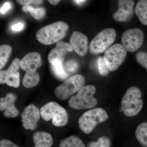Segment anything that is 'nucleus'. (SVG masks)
I'll use <instances>...</instances> for the list:
<instances>
[{
    "mask_svg": "<svg viewBox=\"0 0 147 147\" xmlns=\"http://www.w3.org/2000/svg\"><path fill=\"white\" fill-rule=\"evenodd\" d=\"M69 29L68 24L59 21L41 28L37 32L36 39L40 43L51 45L60 41L65 36Z\"/></svg>",
    "mask_w": 147,
    "mask_h": 147,
    "instance_id": "1",
    "label": "nucleus"
},
{
    "mask_svg": "<svg viewBox=\"0 0 147 147\" xmlns=\"http://www.w3.org/2000/svg\"><path fill=\"white\" fill-rule=\"evenodd\" d=\"M96 89L92 85L82 87L76 95L71 96L68 100L69 107L76 110L90 109L97 104V100L94 96Z\"/></svg>",
    "mask_w": 147,
    "mask_h": 147,
    "instance_id": "2",
    "label": "nucleus"
},
{
    "mask_svg": "<svg viewBox=\"0 0 147 147\" xmlns=\"http://www.w3.org/2000/svg\"><path fill=\"white\" fill-rule=\"evenodd\" d=\"M142 93L137 87L131 86L127 90L121 100V108L125 115L134 117L143 108Z\"/></svg>",
    "mask_w": 147,
    "mask_h": 147,
    "instance_id": "3",
    "label": "nucleus"
},
{
    "mask_svg": "<svg viewBox=\"0 0 147 147\" xmlns=\"http://www.w3.org/2000/svg\"><path fill=\"white\" fill-rule=\"evenodd\" d=\"M40 112L41 117L44 120L52 119L53 125L55 126H64L68 122L67 111L57 102H48L41 107Z\"/></svg>",
    "mask_w": 147,
    "mask_h": 147,
    "instance_id": "4",
    "label": "nucleus"
},
{
    "mask_svg": "<svg viewBox=\"0 0 147 147\" xmlns=\"http://www.w3.org/2000/svg\"><path fill=\"white\" fill-rule=\"evenodd\" d=\"M108 119V113L103 108H96L84 113L79 119V128L85 134H88L98 124Z\"/></svg>",
    "mask_w": 147,
    "mask_h": 147,
    "instance_id": "5",
    "label": "nucleus"
},
{
    "mask_svg": "<svg viewBox=\"0 0 147 147\" xmlns=\"http://www.w3.org/2000/svg\"><path fill=\"white\" fill-rule=\"evenodd\" d=\"M117 34L113 28H106L99 32L90 43V53L97 55L105 52L115 40Z\"/></svg>",
    "mask_w": 147,
    "mask_h": 147,
    "instance_id": "6",
    "label": "nucleus"
},
{
    "mask_svg": "<svg viewBox=\"0 0 147 147\" xmlns=\"http://www.w3.org/2000/svg\"><path fill=\"white\" fill-rule=\"evenodd\" d=\"M85 78L80 74H76L66 80L55 90V95L61 100H65L79 91L84 86Z\"/></svg>",
    "mask_w": 147,
    "mask_h": 147,
    "instance_id": "7",
    "label": "nucleus"
},
{
    "mask_svg": "<svg viewBox=\"0 0 147 147\" xmlns=\"http://www.w3.org/2000/svg\"><path fill=\"white\" fill-rule=\"evenodd\" d=\"M127 51L122 45L116 44L105 51L103 59L109 71L117 70L126 58Z\"/></svg>",
    "mask_w": 147,
    "mask_h": 147,
    "instance_id": "8",
    "label": "nucleus"
},
{
    "mask_svg": "<svg viewBox=\"0 0 147 147\" xmlns=\"http://www.w3.org/2000/svg\"><path fill=\"white\" fill-rule=\"evenodd\" d=\"M144 35L141 29H128L122 35L121 44L126 51L134 52L139 50L144 42Z\"/></svg>",
    "mask_w": 147,
    "mask_h": 147,
    "instance_id": "9",
    "label": "nucleus"
},
{
    "mask_svg": "<svg viewBox=\"0 0 147 147\" xmlns=\"http://www.w3.org/2000/svg\"><path fill=\"white\" fill-rule=\"evenodd\" d=\"M21 60L15 58L6 70L0 71V83L6 84L9 86L17 88L20 85V74L18 70L20 67Z\"/></svg>",
    "mask_w": 147,
    "mask_h": 147,
    "instance_id": "10",
    "label": "nucleus"
},
{
    "mask_svg": "<svg viewBox=\"0 0 147 147\" xmlns=\"http://www.w3.org/2000/svg\"><path fill=\"white\" fill-rule=\"evenodd\" d=\"M40 110L33 104L27 106L21 113V119L24 128L33 130L37 127L40 119Z\"/></svg>",
    "mask_w": 147,
    "mask_h": 147,
    "instance_id": "11",
    "label": "nucleus"
},
{
    "mask_svg": "<svg viewBox=\"0 0 147 147\" xmlns=\"http://www.w3.org/2000/svg\"><path fill=\"white\" fill-rule=\"evenodd\" d=\"M118 9L113 14V19L119 22H125L131 20L134 15L135 4L131 0H119Z\"/></svg>",
    "mask_w": 147,
    "mask_h": 147,
    "instance_id": "12",
    "label": "nucleus"
},
{
    "mask_svg": "<svg viewBox=\"0 0 147 147\" xmlns=\"http://www.w3.org/2000/svg\"><path fill=\"white\" fill-rule=\"evenodd\" d=\"M69 44L60 41L57 42L55 48L51 50L48 56V60L51 65L60 63H63L66 55L73 51Z\"/></svg>",
    "mask_w": 147,
    "mask_h": 147,
    "instance_id": "13",
    "label": "nucleus"
},
{
    "mask_svg": "<svg viewBox=\"0 0 147 147\" xmlns=\"http://www.w3.org/2000/svg\"><path fill=\"white\" fill-rule=\"evenodd\" d=\"M69 45L77 55L85 56L88 52V37L81 32L74 31L70 37Z\"/></svg>",
    "mask_w": 147,
    "mask_h": 147,
    "instance_id": "14",
    "label": "nucleus"
},
{
    "mask_svg": "<svg viewBox=\"0 0 147 147\" xmlns=\"http://www.w3.org/2000/svg\"><path fill=\"white\" fill-rule=\"evenodd\" d=\"M16 96L11 93H8L5 97L0 99V110L4 111V115L6 118L16 117L19 114V111L14 105Z\"/></svg>",
    "mask_w": 147,
    "mask_h": 147,
    "instance_id": "15",
    "label": "nucleus"
},
{
    "mask_svg": "<svg viewBox=\"0 0 147 147\" xmlns=\"http://www.w3.org/2000/svg\"><path fill=\"white\" fill-rule=\"evenodd\" d=\"M41 56L36 52L27 54L20 62V67L23 70L28 71H37L42 64Z\"/></svg>",
    "mask_w": 147,
    "mask_h": 147,
    "instance_id": "16",
    "label": "nucleus"
},
{
    "mask_svg": "<svg viewBox=\"0 0 147 147\" xmlns=\"http://www.w3.org/2000/svg\"><path fill=\"white\" fill-rule=\"evenodd\" d=\"M34 147H51L53 139L51 134L43 131H38L33 135Z\"/></svg>",
    "mask_w": 147,
    "mask_h": 147,
    "instance_id": "17",
    "label": "nucleus"
},
{
    "mask_svg": "<svg viewBox=\"0 0 147 147\" xmlns=\"http://www.w3.org/2000/svg\"><path fill=\"white\" fill-rule=\"evenodd\" d=\"M135 12L141 23L147 26V0H140L137 2Z\"/></svg>",
    "mask_w": 147,
    "mask_h": 147,
    "instance_id": "18",
    "label": "nucleus"
},
{
    "mask_svg": "<svg viewBox=\"0 0 147 147\" xmlns=\"http://www.w3.org/2000/svg\"><path fill=\"white\" fill-rule=\"evenodd\" d=\"M40 81V76L37 71L26 72L23 79V84L27 88H33Z\"/></svg>",
    "mask_w": 147,
    "mask_h": 147,
    "instance_id": "19",
    "label": "nucleus"
},
{
    "mask_svg": "<svg viewBox=\"0 0 147 147\" xmlns=\"http://www.w3.org/2000/svg\"><path fill=\"white\" fill-rule=\"evenodd\" d=\"M135 137L143 147H147V122L139 124L135 130Z\"/></svg>",
    "mask_w": 147,
    "mask_h": 147,
    "instance_id": "20",
    "label": "nucleus"
},
{
    "mask_svg": "<svg viewBox=\"0 0 147 147\" xmlns=\"http://www.w3.org/2000/svg\"><path fill=\"white\" fill-rule=\"evenodd\" d=\"M59 147H86L80 138L72 135L61 139Z\"/></svg>",
    "mask_w": 147,
    "mask_h": 147,
    "instance_id": "21",
    "label": "nucleus"
},
{
    "mask_svg": "<svg viewBox=\"0 0 147 147\" xmlns=\"http://www.w3.org/2000/svg\"><path fill=\"white\" fill-rule=\"evenodd\" d=\"M11 47L7 45H1L0 47V69H2L8 60L11 53Z\"/></svg>",
    "mask_w": 147,
    "mask_h": 147,
    "instance_id": "22",
    "label": "nucleus"
},
{
    "mask_svg": "<svg viewBox=\"0 0 147 147\" xmlns=\"http://www.w3.org/2000/svg\"><path fill=\"white\" fill-rule=\"evenodd\" d=\"M22 10L24 12H30L32 16L36 19H41L44 17L46 14V11L44 8H33L29 5H25L22 8Z\"/></svg>",
    "mask_w": 147,
    "mask_h": 147,
    "instance_id": "23",
    "label": "nucleus"
},
{
    "mask_svg": "<svg viewBox=\"0 0 147 147\" xmlns=\"http://www.w3.org/2000/svg\"><path fill=\"white\" fill-rule=\"evenodd\" d=\"M51 68L54 74L59 79L63 80L68 76V74L65 70L63 63H58L51 65Z\"/></svg>",
    "mask_w": 147,
    "mask_h": 147,
    "instance_id": "24",
    "label": "nucleus"
},
{
    "mask_svg": "<svg viewBox=\"0 0 147 147\" xmlns=\"http://www.w3.org/2000/svg\"><path fill=\"white\" fill-rule=\"evenodd\" d=\"M89 147H111V142L108 137L102 136L96 142H90Z\"/></svg>",
    "mask_w": 147,
    "mask_h": 147,
    "instance_id": "25",
    "label": "nucleus"
},
{
    "mask_svg": "<svg viewBox=\"0 0 147 147\" xmlns=\"http://www.w3.org/2000/svg\"><path fill=\"white\" fill-rule=\"evenodd\" d=\"M64 68L65 71L69 74L74 73L78 68V63L76 61L70 60L66 63Z\"/></svg>",
    "mask_w": 147,
    "mask_h": 147,
    "instance_id": "26",
    "label": "nucleus"
},
{
    "mask_svg": "<svg viewBox=\"0 0 147 147\" xmlns=\"http://www.w3.org/2000/svg\"><path fill=\"white\" fill-rule=\"evenodd\" d=\"M136 59L137 62L147 70V52H139L137 53Z\"/></svg>",
    "mask_w": 147,
    "mask_h": 147,
    "instance_id": "27",
    "label": "nucleus"
},
{
    "mask_svg": "<svg viewBox=\"0 0 147 147\" xmlns=\"http://www.w3.org/2000/svg\"><path fill=\"white\" fill-rule=\"evenodd\" d=\"M97 63L99 73L102 76H106L110 71L105 64L103 57H99L98 59Z\"/></svg>",
    "mask_w": 147,
    "mask_h": 147,
    "instance_id": "28",
    "label": "nucleus"
},
{
    "mask_svg": "<svg viewBox=\"0 0 147 147\" xmlns=\"http://www.w3.org/2000/svg\"><path fill=\"white\" fill-rule=\"evenodd\" d=\"M0 147H19L17 145L7 139H3L0 142Z\"/></svg>",
    "mask_w": 147,
    "mask_h": 147,
    "instance_id": "29",
    "label": "nucleus"
},
{
    "mask_svg": "<svg viewBox=\"0 0 147 147\" xmlns=\"http://www.w3.org/2000/svg\"><path fill=\"white\" fill-rule=\"evenodd\" d=\"M42 1H32V0H21V1H16L17 3H18L21 5H28L31 3H40L42 2Z\"/></svg>",
    "mask_w": 147,
    "mask_h": 147,
    "instance_id": "30",
    "label": "nucleus"
},
{
    "mask_svg": "<svg viewBox=\"0 0 147 147\" xmlns=\"http://www.w3.org/2000/svg\"><path fill=\"white\" fill-rule=\"evenodd\" d=\"M24 25L22 22H19L11 26V29L13 31L18 32L24 29Z\"/></svg>",
    "mask_w": 147,
    "mask_h": 147,
    "instance_id": "31",
    "label": "nucleus"
},
{
    "mask_svg": "<svg viewBox=\"0 0 147 147\" xmlns=\"http://www.w3.org/2000/svg\"><path fill=\"white\" fill-rule=\"evenodd\" d=\"M11 5L10 3L9 2H6L5 3L4 5H3L2 7L0 9V11L1 13H5L9 10V9H11Z\"/></svg>",
    "mask_w": 147,
    "mask_h": 147,
    "instance_id": "32",
    "label": "nucleus"
},
{
    "mask_svg": "<svg viewBox=\"0 0 147 147\" xmlns=\"http://www.w3.org/2000/svg\"><path fill=\"white\" fill-rule=\"evenodd\" d=\"M60 1H57V0H54V1H48V2L51 3L53 5H56L59 3Z\"/></svg>",
    "mask_w": 147,
    "mask_h": 147,
    "instance_id": "33",
    "label": "nucleus"
},
{
    "mask_svg": "<svg viewBox=\"0 0 147 147\" xmlns=\"http://www.w3.org/2000/svg\"><path fill=\"white\" fill-rule=\"evenodd\" d=\"M86 1H84V0H77V1H74V2L78 4V5L82 4V3H85V2Z\"/></svg>",
    "mask_w": 147,
    "mask_h": 147,
    "instance_id": "34",
    "label": "nucleus"
}]
</instances>
